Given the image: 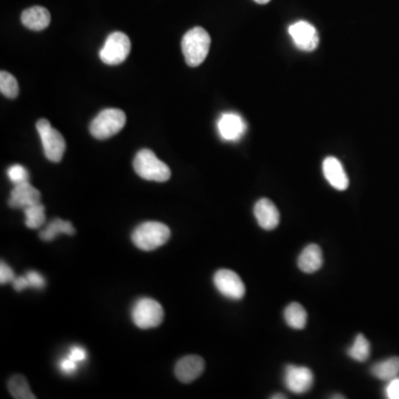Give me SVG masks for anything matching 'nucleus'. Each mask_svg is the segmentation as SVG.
Segmentation results:
<instances>
[{
  "mask_svg": "<svg viewBox=\"0 0 399 399\" xmlns=\"http://www.w3.org/2000/svg\"><path fill=\"white\" fill-rule=\"evenodd\" d=\"M181 46L187 66H200L210 52V35L202 27H196L184 35Z\"/></svg>",
  "mask_w": 399,
  "mask_h": 399,
  "instance_id": "nucleus-1",
  "label": "nucleus"
},
{
  "mask_svg": "<svg viewBox=\"0 0 399 399\" xmlns=\"http://www.w3.org/2000/svg\"><path fill=\"white\" fill-rule=\"evenodd\" d=\"M170 236L171 231L168 225L160 222H146L133 231L131 238L138 249L150 252L166 244Z\"/></svg>",
  "mask_w": 399,
  "mask_h": 399,
  "instance_id": "nucleus-2",
  "label": "nucleus"
},
{
  "mask_svg": "<svg viewBox=\"0 0 399 399\" xmlns=\"http://www.w3.org/2000/svg\"><path fill=\"white\" fill-rule=\"evenodd\" d=\"M133 168L135 173L147 181L166 182L171 176L170 168L149 149H142L137 153Z\"/></svg>",
  "mask_w": 399,
  "mask_h": 399,
  "instance_id": "nucleus-3",
  "label": "nucleus"
},
{
  "mask_svg": "<svg viewBox=\"0 0 399 399\" xmlns=\"http://www.w3.org/2000/svg\"><path fill=\"white\" fill-rule=\"evenodd\" d=\"M126 113L120 109H104L90 124L92 137L98 140H106L120 133L126 124Z\"/></svg>",
  "mask_w": 399,
  "mask_h": 399,
  "instance_id": "nucleus-4",
  "label": "nucleus"
},
{
  "mask_svg": "<svg viewBox=\"0 0 399 399\" xmlns=\"http://www.w3.org/2000/svg\"><path fill=\"white\" fill-rule=\"evenodd\" d=\"M36 126L38 133L41 135L43 152L46 158L55 163L60 162L67 148L66 141L62 135L58 130L54 129L47 119H41Z\"/></svg>",
  "mask_w": 399,
  "mask_h": 399,
  "instance_id": "nucleus-5",
  "label": "nucleus"
},
{
  "mask_svg": "<svg viewBox=\"0 0 399 399\" xmlns=\"http://www.w3.org/2000/svg\"><path fill=\"white\" fill-rule=\"evenodd\" d=\"M133 321L141 330L158 328L164 319L161 304L149 297L138 299L133 308Z\"/></svg>",
  "mask_w": 399,
  "mask_h": 399,
  "instance_id": "nucleus-6",
  "label": "nucleus"
},
{
  "mask_svg": "<svg viewBox=\"0 0 399 399\" xmlns=\"http://www.w3.org/2000/svg\"><path fill=\"white\" fill-rule=\"evenodd\" d=\"M131 52V41L124 32H113L100 50V59L106 65L115 66L126 60Z\"/></svg>",
  "mask_w": 399,
  "mask_h": 399,
  "instance_id": "nucleus-7",
  "label": "nucleus"
},
{
  "mask_svg": "<svg viewBox=\"0 0 399 399\" xmlns=\"http://www.w3.org/2000/svg\"><path fill=\"white\" fill-rule=\"evenodd\" d=\"M213 282H214L216 290L227 299H241L242 297H244V283L236 272L227 270V269L218 270L214 274Z\"/></svg>",
  "mask_w": 399,
  "mask_h": 399,
  "instance_id": "nucleus-8",
  "label": "nucleus"
},
{
  "mask_svg": "<svg viewBox=\"0 0 399 399\" xmlns=\"http://www.w3.org/2000/svg\"><path fill=\"white\" fill-rule=\"evenodd\" d=\"M285 386L293 394H305L314 384V375L310 368L296 365H287L284 371Z\"/></svg>",
  "mask_w": 399,
  "mask_h": 399,
  "instance_id": "nucleus-9",
  "label": "nucleus"
},
{
  "mask_svg": "<svg viewBox=\"0 0 399 399\" xmlns=\"http://www.w3.org/2000/svg\"><path fill=\"white\" fill-rule=\"evenodd\" d=\"M288 34L296 48L301 52H313L319 46V32L308 21H301L290 25Z\"/></svg>",
  "mask_w": 399,
  "mask_h": 399,
  "instance_id": "nucleus-10",
  "label": "nucleus"
},
{
  "mask_svg": "<svg viewBox=\"0 0 399 399\" xmlns=\"http://www.w3.org/2000/svg\"><path fill=\"white\" fill-rule=\"evenodd\" d=\"M218 131L223 140L234 142L244 135L247 124L238 113H223L218 121Z\"/></svg>",
  "mask_w": 399,
  "mask_h": 399,
  "instance_id": "nucleus-11",
  "label": "nucleus"
},
{
  "mask_svg": "<svg viewBox=\"0 0 399 399\" xmlns=\"http://www.w3.org/2000/svg\"><path fill=\"white\" fill-rule=\"evenodd\" d=\"M41 194L35 187L28 182L16 184L9 198V207L12 209H26V207L41 203Z\"/></svg>",
  "mask_w": 399,
  "mask_h": 399,
  "instance_id": "nucleus-12",
  "label": "nucleus"
},
{
  "mask_svg": "<svg viewBox=\"0 0 399 399\" xmlns=\"http://www.w3.org/2000/svg\"><path fill=\"white\" fill-rule=\"evenodd\" d=\"M204 361L196 355H189L180 359L175 365L174 373L176 378L184 384H189L201 376L204 371Z\"/></svg>",
  "mask_w": 399,
  "mask_h": 399,
  "instance_id": "nucleus-13",
  "label": "nucleus"
},
{
  "mask_svg": "<svg viewBox=\"0 0 399 399\" xmlns=\"http://www.w3.org/2000/svg\"><path fill=\"white\" fill-rule=\"evenodd\" d=\"M254 216L260 227L266 231L274 230L280 225V220H281V216L275 204L265 198L256 202L254 207Z\"/></svg>",
  "mask_w": 399,
  "mask_h": 399,
  "instance_id": "nucleus-14",
  "label": "nucleus"
},
{
  "mask_svg": "<svg viewBox=\"0 0 399 399\" xmlns=\"http://www.w3.org/2000/svg\"><path fill=\"white\" fill-rule=\"evenodd\" d=\"M323 173L328 183L339 191L347 189L350 180L339 159L328 157L323 162Z\"/></svg>",
  "mask_w": 399,
  "mask_h": 399,
  "instance_id": "nucleus-15",
  "label": "nucleus"
},
{
  "mask_svg": "<svg viewBox=\"0 0 399 399\" xmlns=\"http://www.w3.org/2000/svg\"><path fill=\"white\" fill-rule=\"evenodd\" d=\"M50 21H52V16L48 9L45 7H32V8L23 10L21 14V23L23 26L35 32H41L43 29H46L49 26Z\"/></svg>",
  "mask_w": 399,
  "mask_h": 399,
  "instance_id": "nucleus-16",
  "label": "nucleus"
},
{
  "mask_svg": "<svg viewBox=\"0 0 399 399\" xmlns=\"http://www.w3.org/2000/svg\"><path fill=\"white\" fill-rule=\"evenodd\" d=\"M323 252L317 244H310L299 254L297 265L304 273H315L323 266Z\"/></svg>",
  "mask_w": 399,
  "mask_h": 399,
  "instance_id": "nucleus-17",
  "label": "nucleus"
},
{
  "mask_svg": "<svg viewBox=\"0 0 399 399\" xmlns=\"http://www.w3.org/2000/svg\"><path fill=\"white\" fill-rule=\"evenodd\" d=\"M371 372L376 378L389 382L391 379L398 377L399 357H391L382 362L376 363L373 365Z\"/></svg>",
  "mask_w": 399,
  "mask_h": 399,
  "instance_id": "nucleus-18",
  "label": "nucleus"
},
{
  "mask_svg": "<svg viewBox=\"0 0 399 399\" xmlns=\"http://www.w3.org/2000/svg\"><path fill=\"white\" fill-rule=\"evenodd\" d=\"M286 324L293 330H303L308 324V313L299 303H290L284 310Z\"/></svg>",
  "mask_w": 399,
  "mask_h": 399,
  "instance_id": "nucleus-19",
  "label": "nucleus"
},
{
  "mask_svg": "<svg viewBox=\"0 0 399 399\" xmlns=\"http://www.w3.org/2000/svg\"><path fill=\"white\" fill-rule=\"evenodd\" d=\"M75 233V227L70 222L63 221L61 218H55L45 230L41 231V238L43 241L49 242L55 240L59 234L73 236Z\"/></svg>",
  "mask_w": 399,
  "mask_h": 399,
  "instance_id": "nucleus-20",
  "label": "nucleus"
},
{
  "mask_svg": "<svg viewBox=\"0 0 399 399\" xmlns=\"http://www.w3.org/2000/svg\"><path fill=\"white\" fill-rule=\"evenodd\" d=\"M8 391L16 399H35L36 396L30 391L28 382L21 375H16L9 379Z\"/></svg>",
  "mask_w": 399,
  "mask_h": 399,
  "instance_id": "nucleus-21",
  "label": "nucleus"
},
{
  "mask_svg": "<svg viewBox=\"0 0 399 399\" xmlns=\"http://www.w3.org/2000/svg\"><path fill=\"white\" fill-rule=\"evenodd\" d=\"M347 354L350 358L356 362H366L371 356V344L363 334H358Z\"/></svg>",
  "mask_w": 399,
  "mask_h": 399,
  "instance_id": "nucleus-22",
  "label": "nucleus"
},
{
  "mask_svg": "<svg viewBox=\"0 0 399 399\" xmlns=\"http://www.w3.org/2000/svg\"><path fill=\"white\" fill-rule=\"evenodd\" d=\"M25 212V225L28 229H39L46 222V213L43 204L37 203L23 209Z\"/></svg>",
  "mask_w": 399,
  "mask_h": 399,
  "instance_id": "nucleus-23",
  "label": "nucleus"
},
{
  "mask_svg": "<svg viewBox=\"0 0 399 399\" xmlns=\"http://www.w3.org/2000/svg\"><path fill=\"white\" fill-rule=\"evenodd\" d=\"M0 91L9 99L16 98L19 93L17 79L9 72H0Z\"/></svg>",
  "mask_w": 399,
  "mask_h": 399,
  "instance_id": "nucleus-24",
  "label": "nucleus"
},
{
  "mask_svg": "<svg viewBox=\"0 0 399 399\" xmlns=\"http://www.w3.org/2000/svg\"><path fill=\"white\" fill-rule=\"evenodd\" d=\"M7 175L9 180L16 185V184L23 183L29 181V173L26 168L21 164H14L7 170Z\"/></svg>",
  "mask_w": 399,
  "mask_h": 399,
  "instance_id": "nucleus-25",
  "label": "nucleus"
},
{
  "mask_svg": "<svg viewBox=\"0 0 399 399\" xmlns=\"http://www.w3.org/2000/svg\"><path fill=\"white\" fill-rule=\"evenodd\" d=\"M14 279H16V276H14L12 267L7 265L5 262H1V264H0V283L3 285L8 284V283H12Z\"/></svg>",
  "mask_w": 399,
  "mask_h": 399,
  "instance_id": "nucleus-26",
  "label": "nucleus"
},
{
  "mask_svg": "<svg viewBox=\"0 0 399 399\" xmlns=\"http://www.w3.org/2000/svg\"><path fill=\"white\" fill-rule=\"evenodd\" d=\"M26 277L29 282V286L34 287V288H43L46 285V281L43 279V275L36 271L27 272Z\"/></svg>",
  "mask_w": 399,
  "mask_h": 399,
  "instance_id": "nucleus-27",
  "label": "nucleus"
},
{
  "mask_svg": "<svg viewBox=\"0 0 399 399\" xmlns=\"http://www.w3.org/2000/svg\"><path fill=\"white\" fill-rule=\"evenodd\" d=\"M385 393L387 398L399 399V377H395L389 380Z\"/></svg>",
  "mask_w": 399,
  "mask_h": 399,
  "instance_id": "nucleus-28",
  "label": "nucleus"
},
{
  "mask_svg": "<svg viewBox=\"0 0 399 399\" xmlns=\"http://www.w3.org/2000/svg\"><path fill=\"white\" fill-rule=\"evenodd\" d=\"M77 364L78 363L75 362V361H72L69 357H66V358H63L59 363V368L63 373L70 375V374L75 373L76 369H77Z\"/></svg>",
  "mask_w": 399,
  "mask_h": 399,
  "instance_id": "nucleus-29",
  "label": "nucleus"
},
{
  "mask_svg": "<svg viewBox=\"0 0 399 399\" xmlns=\"http://www.w3.org/2000/svg\"><path fill=\"white\" fill-rule=\"evenodd\" d=\"M68 357L71 358L72 361H75V362H82V361H84L87 357L86 350H84V348L78 347V346H76V347H72L71 350H70V353L69 355H68Z\"/></svg>",
  "mask_w": 399,
  "mask_h": 399,
  "instance_id": "nucleus-30",
  "label": "nucleus"
},
{
  "mask_svg": "<svg viewBox=\"0 0 399 399\" xmlns=\"http://www.w3.org/2000/svg\"><path fill=\"white\" fill-rule=\"evenodd\" d=\"M12 285H14V288L17 292H21V290H26L27 287H30L29 286V282L27 280L26 275L16 277L14 282H12Z\"/></svg>",
  "mask_w": 399,
  "mask_h": 399,
  "instance_id": "nucleus-31",
  "label": "nucleus"
},
{
  "mask_svg": "<svg viewBox=\"0 0 399 399\" xmlns=\"http://www.w3.org/2000/svg\"><path fill=\"white\" fill-rule=\"evenodd\" d=\"M271 398H272V399H285V398H287V397L283 396V395H282V394H275V395H273V396H271Z\"/></svg>",
  "mask_w": 399,
  "mask_h": 399,
  "instance_id": "nucleus-32",
  "label": "nucleus"
},
{
  "mask_svg": "<svg viewBox=\"0 0 399 399\" xmlns=\"http://www.w3.org/2000/svg\"><path fill=\"white\" fill-rule=\"evenodd\" d=\"M254 1L260 5H265V3H270L271 0H254Z\"/></svg>",
  "mask_w": 399,
  "mask_h": 399,
  "instance_id": "nucleus-33",
  "label": "nucleus"
},
{
  "mask_svg": "<svg viewBox=\"0 0 399 399\" xmlns=\"http://www.w3.org/2000/svg\"><path fill=\"white\" fill-rule=\"evenodd\" d=\"M332 398H345L344 396H337V395H334V396H332Z\"/></svg>",
  "mask_w": 399,
  "mask_h": 399,
  "instance_id": "nucleus-34",
  "label": "nucleus"
}]
</instances>
